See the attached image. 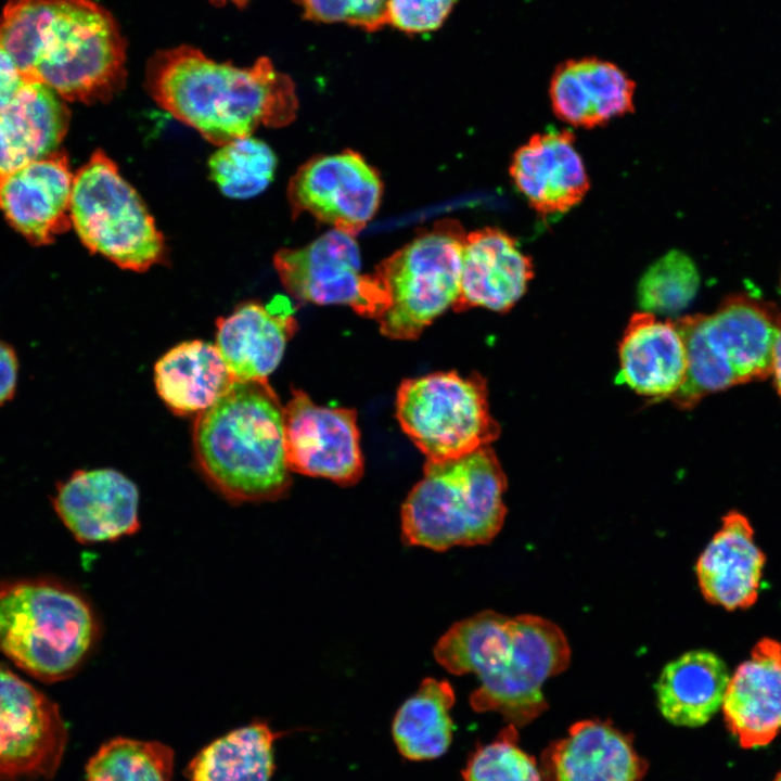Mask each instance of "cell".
Instances as JSON below:
<instances>
[{
	"instance_id": "cell-14",
	"label": "cell",
	"mask_w": 781,
	"mask_h": 781,
	"mask_svg": "<svg viewBox=\"0 0 781 781\" xmlns=\"http://www.w3.org/2000/svg\"><path fill=\"white\" fill-rule=\"evenodd\" d=\"M274 268L294 298L318 305H346L369 318V274L361 273L355 236L332 229L299 248L276 253Z\"/></svg>"
},
{
	"instance_id": "cell-19",
	"label": "cell",
	"mask_w": 781,
	"mask_h": 781,
	"mask_svg": "<svg viewBox=\"0 0 781 781\" xmlns=\"http://www.w3.org/2000/svg\"><path fill=\"white\" fill-rule=\"evenodd\" d=\"M575 137L568 130L534 135L513 155L510 175L532 208L541 216L563 214L589 189Z\"/></svg>"
},
{
	"instance_id": "cell-9",
	"label": "cell",
	"mask_w": 781,
	"mask_h": 781,
	"mask_svg": "<svg viewBox=\"0 0 781 781\" xmlns=\"http://www.w3.org/2000/svg\"><path fill=\"white\" fill-rule=\"evenodd\" d=\"M71 219L89 251L120 268L144 271L166 259L165 240L152 215L102 150L74 176Z\"/></svg>"
},
{
	"instance_id": "cell-1",
	"label": "cell",
	"mask_w": 781,
	"mask_h": 781,
	"mask_svg": "<svg viewBox=\"0 0 781 781\" xmlns=\"http://www.w3.org/2000/svg\"><path fill=\"white\" fill-rule=\"evenodd\" d=\"M0 48L31 81L66 101L106 102L127 79V42L114 15L92 0H9Z\"/></svg>"
},
{
	"instance_id": "cell-5",
	"label": "cell",
	"mask_w": 781,
	"mask_h": 781,
	"mask_svg": "<svg viewBox=\"0 0 781 781\" xmlns=\"http://www.w3.org/2000/svg\"><path fill=\"white\" fill-rule=\"evenodd\" d=\"M101 636L100 617L78 588L47 577L0 582V652L30 676H74Z\"/></svg>"
},
{
	"instance_id": "cell-17",
	"label": "cell",
	"mask_w": 781,
	"mask_h": 781,
	"mask_svg": "<svg viewBox=\"0 0 781 781\" xmlns=\"http://www.w3.org/2000/svg\"><path fill=\"white\" fill-rule=\"evenodd\" d=\"M540 770L543 781H641L648 763L612 722L585 719L543 751Z\"/></svg>"
},
{
	"instance_id": "cell-4",
	"label": "cell",
	"mask_w": 781,
	"mask_h": 781,
	"mask_svg": "<svg viewBox=\"0 0 781 781\" xmlns=\"http://www.w3.org/2000/svg\"><path fill=\"white\" fill-rule=\"evenodd\" d=\"M199 468L232 503L274 501L291 488L284 408L268 381H234L193 426Z\"/></svg>"
},
{
	"instance_id": "cell-27",
	"label": "cell",
	"mask_w": 781,
	"mask_h": 781,
	"mask_svg": "<svg viewBox=\"0 0 781 781\" xmlns=\"http://www.w3.org/2000/svg\"><path fill=\"white\" fill-rule=\"evenodd\" d=\"M729 678L725 662L715 653H683L663 668L655 686L661 714L680 727L705 725L722 705Z\"/></svg>"
},
{
	"instance_id": "cell-22",
	"label": "cell",
	"mask_w": 781,
	"mask_h": 781,
	"mask_svg": "<svg viewBox=\"0 0 781 781\" xmlns=\"http://www.w3.org/2000/svg\"><path fill=\"white\" fill-rule=\"evenodd\" d=\"M616 382L654 400L670 399L688 371L684 341L675 321L640 311L629 319L618 347Z\"/></svg>"
},
{
	"instance_id": "cell-3",
	"label": "cell",
	"mask_w": 781,
	"mask_h": 781,
	"mask_svg": "<svg viewBox=\"0 0 781 781\" xmlns=\"http://www.w3.org/2000/svg\"><path fill=\"white\" fill-rule=\"evenodd\" d=\"M145 88L162 108L218 146L261 126H286L298 108L293 80L270 59L239 67L187 44L150 57Z\"/></svg>"
},
{
	"instance_id": "cell-20",
	"label": "cell",
	"mask_w": 781,
	"mask_h": 781,
	"mask_svg": "<svg viewBox=\"0 0 781 781\" xmlns=\"http://www.w3.org/2000/svg\"><path fill=\"white\" fill-rule=\"evenodd\" d=\"M728 730L741 747L769 744L781 731V642L763 638L729 678L722 701Z\"/></svg>"
},
{
	"instance_id": "cell-32",
	"label": "cell",
	"mask_w": 781,
	"mask_h": 781,
	"mask_svg": "<svg viewBox=\"0 0 781 781\" xmlns=\"http://www.w3.org/2000/svg\"><path fill=\"white\" fill-rule=\"evenodd\" d=\"M700 276L693 260L680 251H671L643 273L637 289L642 311L673 316L694 298Z\"/></svg>"
},
{
	"instance_id": "cell-24",
	"label": "cell",
	"mask_w": 781,
	"mask_h": 781,
	"mask_svg": "<svg viewBox=\"0 0 781 781\" xmlns=\"http://www.w3.org/2000/svg\"><path fill=\"white\" fill-rule=\"evenodd\" d=\"M635 89L633 80L616 64L589 56L559 64L549 94L560 119L592 128L631 113Z\"/></svg>"
},
{
	"instance_id": "cell-40",
	"label": "cell",
	"mask_w": 781,
	"mask_h": 781,
	"mask_svg": "<svg viewBox=\"0 0 781 781\" xmlns=\"http://www.w3.org/2000/svg\"><path fill=\"white\" fill-rule=\"evenodd\" d=\"M773 781H781V770L778 772Z\"/></svg>"
},
{
	"instance_id": "cell-25",
	"label": "cell",
	"mask_w": 781,
	"mask_h": 781,
	"mask_svg": "<svg viewBox=\"0 0 781 781\" xmlns=\"http://www.w3.org/2000/svg\"><path fill=\"white\" fill-rule=\"evenodd\" d=\"M62 100L46 85L29 80L0 108V176L56 152L69 125Z\"/></svg>"
},
{
	"instance_id": "cell-31",
	"label": "cell",
	"mask_w": 781,
	"mask_h": 781,
	"mask_svg": "<svg viewBox=\"0 0 781 781\" xmlns=\"http://www.w3.org/2000/svg\"><path fill=\"white\" fill-rule=\"evenodd\" d=\"M174 752L156 741L117 738L90 758L86 781H172Z\"/></svg>"
},
{
	"instance_id": "cell-21",
	"label": "cell",
	"mask_w": 781,
	"mask_h": 781,
	"mask_svg": "<svg viewBox=\"0 0 781 781\" xmlns=\"http://www.w3.org/2000/svg\"><path fill=\"white\" fill-rule=\"evenodd\" d=\"M216 346L234 381H268L297 330L294 308L283 297L247 302L216 322Z\"/></svg>"
},
{
	"instance_id": "cell-2",
	"label": "cell",
	"mask_w": 781,
	"mask_h": 781,
	"mask_svg": "<svg viewBox=\"0 0 781 781\" xmlns=\"http://www.w3.org/2000/svg\"><path fill=\"white\" fill-rule=\"evenodd\" d=\"M434 657L450 674L477 676L479 687L470 695L475 712L498 713L520 728L547 709L542 686L567 668L571 648L549 619L489 610L453 624Z\"/></svg>"
},
{
	"instance_id": "cell-26",
	"label": "cell",
	"mask_w": 781,
	"mask_h": 781,
	"mask_svg": "<svg viewBox=\"0 0 781 781\" xmlns=\"http://www.w3.org/2000/svg\"><path fill=\"white\" fill-rule=\"evenodd\" d=\"M154 382L166 406L188 415L212 407L234 379L216 345L194 340L176 345L158 359Z\"/></svg>"
},
{
	"instance_id": "cell-36",
	"label": "cell",
	"mask_w": 781,
	"mask_h": 781,
	"mask_svg": "<svg viewBox=\"0 0 781 781\" xmlns=\"http://www.w3.org/2000/svg\"><path fill=\"white\" fill-rule=\"evenodd\" d=\"M18 368L15 349L0 338V408L8 404L16 393Z\"/></svg>"
},
{
	"instance_id": "cell-10",
	"label": "cell",
	"mask_w": 781,
	"mask_h": 781,
	"mask_svg": "<svg viewBox=\"0 0 781 781\" xmlns=\"http://www.w3.org/2000/svg\"><path fill=\"white\" fill-rule=\"evenodd\" d=\"M396 417L426 461L464 457L500 435L489 412L487 383L479 373L436 372L402 381Z\"/></svg>"
},
{
	"instance_id": "cell-38",
	"label": "cell",
	"mask_w": 781,
	"mask_h": 781,
	"mask_svg": "<svg viewBox=\"0 0 781 781\" xmlns=\"http://www.w3.org/2000/svg\"><path fill=\"white\" fill-rule=\"evenodd\" d=\"M771 374L773 375L774 387L781 397V327L773 344Z\"/></svg>"
},
{
	"instance_id": "cell-28",
	"label": "cell",
	"mask_w": 781,
	"mask_h": 781,
	"mask_svg": "<svg viewBox=\"0 0 781 781\" xmlns=\"http://www.w3.org/2000/svg\"><path fill=\"white\" fill-rule=\"evenodd\" d=\"M456 701L447 680L425 678L397 710L392 734L405 758L427 760L444 755L452 741L450 709Z\"/></svg>"
},
{
	"instance_id": "cell-16",
	"label": "cell",
	"mask_w": 781,
	"mask_h": 781,
	"mask_svg": "<svg viewBox=\"0 0 781 781\" xmlns=\"http://www.w3.org/2000/svg\"><path fill=\"white\" fill-rule=\"evenodd\" d=\"M73 181L67 155L56 151L0 176V209L33 244L51 243L72 226Z\"/></svg>"
},
{
	"instance_id": "cell-29",
	"label": "cell",
	"mask_w": 781,
	"mask_h": 781,
	"mask_svg": "<svg viewBox=\"0 0 781 781\" xmlns=\"http://www.w3.org/2000/svg\"><path fill=\"white\" fill-rule=\"evenodd\" d=\"M279 732L263 721L235 729L204 747L190 763V781H269Z\"/></svg>"
},
{
	"instance_id": "cell-7",
	"label": "cell",
	"mask_w": 781,
	"mask_h": 781,
	"mask_svg": "<svg viewBox=\"0 0 781 781\" xmlns=\"http://www.w3.org/2000/svg\"><path fill=\"white\" fill-rule=\"evenodd\" d=\"M465 236L458 220H438L369 274L371 318L384 336L418 338L454 304Z\"/></svg>"
},
{
	"instance_id": "cell-34",
	"label": "cell",
	"mask_w": 781,
	"mask_h": 781,
	"mask_svg": "<svg viewBox=\"0 0 781 781\" xmlns=\"http://www.w3.org/2000/svg\"><path fill=\"white\" fill-rule=\"evenodd\" d=\"M303 17L323 24L343 23L375 33L386 26L387 0H293Z\"/></svg>"
},
{
	"instance_id": "cell-39",
	"label": "cell",
	"mask_w": 781,
	"mask_h": 781,
	"mask_svg": "<svg viewBox=\"0 0 781 781\" xmlns=\"http://www.w3.org/2000/svg\"><path fill=\"white\" fill-rule=\"evenodd\" d=\"M216 7H221L228 3H232L238 8H244L251 0H208Z\"/></svg>"
},
{
	"instance_id": "cell-33",
	"label": "cell",
	"mask_w": 781,
	"mask_h": 781,
	"mask_svg": "<svg viewBox=\"0 0 781 781\" xmlns=\"http://www.w3.org/2000/svg\"><path fill=\"white\" fill-rule=\"evenodd\" d=\"M517 728L508 725L478 745L462 770L464 781H543L536 759L518 745Z\"/></svg>"
},
{
	"instance_id": "cell-37",
	"label": "cell",
	"mask_w": 781,
	"mask_h": 781,
	"mask_svg": "<svg viewBox=\"0 0 781 781\" xmlns=\"http://www.w3.org/2000/svg\"><path fill=\"white\" fill-rule=\"evenodd\" d=\"M27 81L12 57L0 48V108L9 104Z\"/></svg>"
},
{
	"instance_id": "cell-18",
	"label": "cell",
	"mask_w": 781,
	"mask_h": 781,
	"mask_svg": "<svg viewBox=\"0 0 781 781\" xmlns=\"http://www.w3.org/2000/svg\"><path fill=\"white\" fill-rule=\"evenodd\" d=\"M533 277L530 257L511 235L494 227L474 230L464 240L460 290L452 308L505 312L524 295Z\"/></svg>"
},
{
	"instance_id": "cell-8",
	"label": "cell",
	"mask_w": 781,
	"mask_h": 781,
	"mask_svg": "<svg viewBox=\"0 0 781 781\" xmlns=\"http://www.w3.org/2000/svg\"><path fill=\"white\" fill-rule=\"evenodd\" d=\"M688 355L687 377L670 400L691 409L705 396L771 374L781 315L748 296H731L712 313L675 320Z\"/></svg>"
},
{
	"instance_id": "cell-12",
	"label": "cell",
	"mask_w": 781,
	"mask_h": 781,
	"mask_svg": "<svg viewBox=\"0 0 781 781\" xmlns=\"http://www.w3.org/2000/svg\"><path fill=\"white\" fill-rule=\"evenodd\" d=\"M382 194L380 174L351 150L311 157L297 169L287 185L294 218L309 213L353 236L374 217Z\"/></svg>"
},
{
	"instance_id": "cell-30",
	"label": "cell",
	"mask_w": 781,
	"mask_h": 781,
	"mask_svg": "<svg viewBox=\"0 0 781 781\" xmlns=\"http://www.w3.org/2000/svg\"><path fill=\"white\" fill-rule=\"evenodd\" d=\"M218 148L208 161L209 175L228 197H253L272 181L278 161L265 142L247 136Z\"/></svg>"
},
{
	"instance_id": "cell-23",
	"label": "cell",
	"mask_w": 781,
	"mask_h": 781,
	"mask_svg": "<svg viewBox=\"0 0 781 781\" xmlns=\"http://www.w3.org/2000/svg\"><path fill=\"white\" fill-rule=\"evenodd\" d=\"M765 562L747 517L738 511L728 512L695 564L703 597L728 611L752 606L758 598Z\"/></svg>"
},
{
	"instance_id": "cell-6",
	"label": "cell",
	"mask_w": 781,
	"mask_h": 781,
	"mask_svg": "<svg viewBox=\"0 0 781 781\" xmlns=\"http://www.w3.org/2000/svg\"><path fill=\"white\" fill-rule=\"evenodd\" d=\"M423 478L401 505V539L446 551L489 543L504 523L507 477L487 446L443 462L426 461Z\"/></svg>"
},
{
	"instance_id": "cell-11",
	"label": "cell",
	"mask_w": 781,
	"mask_h": 781,
	"mask_svg": "<svg viewBox=\"0 0 781 781\" xmlns=\"http://www.w3.org/2000/svg\"><path fill=\"white\" fill-rule=\"evenodd\" d=\"M67 738L59 706L0 663V781L52 778Z\"/></svg>"
},
{
	"instance_id": "cell-13",
	"label": "cell",
	"mask_w": 781,
	"mask_h": 781,
	"mask_svg": "<svg viewBox=\"0 0 781 781\" xmlns=\"http://www.w3.org/2000/svg\"><path fill=\"white\" fill-rule=\"evenodd\" d=\"M284 441L290 470L351 486L363 475L360 433L354 409L315 404L292 390L284 408Z\"/></svg>"
},
{
	"instance_id": "cell-35",
	"label": "cell",
	"mask_w": 781,
	"mask_h": 781,
	"mask_svg": "<svg viewBox=\"0 0 781 781\" xmlns=\"http://www.w3.org/2000/svg\"><path fill=\"white\" fill-rule=\"evenodd\" d=\"M457 0H387L386 26L407 35L438 29L450 15Z\"/></svg>"
},
{
	"instance_id": "cell-15",
	"label": "cell",
	"mask_w": 781,
	"mask_h": 781,
	"mask_svg": "<svg viewBox=\"0 0 781 781\" xmlns=\"http://www.w3.org/2000/svg\"><path fill=\"white\" fill-rule=\"evenodd\" d=\"M139 490L113 469L78 470L56 487L55 513L76 540L100 543L140 529Z\"/></svg>"
}]
</instances>
